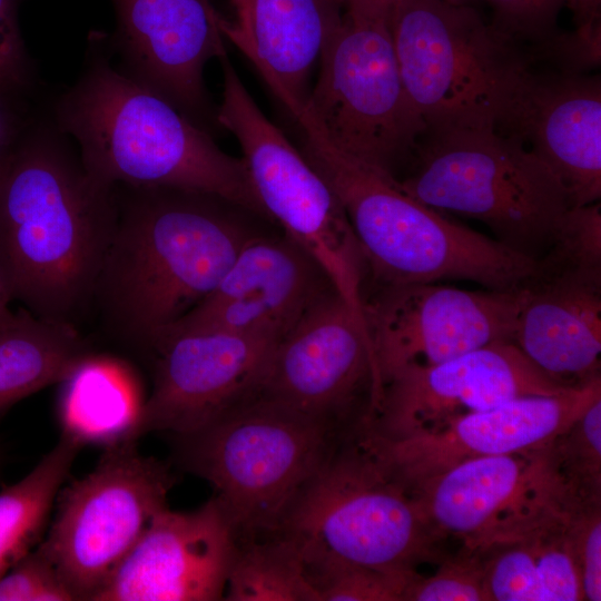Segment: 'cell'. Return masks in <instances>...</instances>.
I'll return each instance as SVG.
<instances>
[{
    "mask_svg": "<svg viewBox=\"0 0 601 601\" xmlns=\"http://www.w3.org/2000/svg\"><path fill=\"white\" fill-rule=\"evenodd\" d=\"M390 31L405 91L427 131L494 128L526 65L469 4L394 0Z\"/></svg>",
    "mask_w": 601,
    "mask_h": 601,
    "instance_id": "cell-8",
    "label": "cell"
},
{
    "mask_svg": "<svg viewBox=\"0 0 601 601\" xmlns=\"http://www.w3.org/2000/svg\"><path fill=\"white\" fill-rule=\"evenodd\" d=\"M175 476L137 441L105 449L91 472L60 489L38 546L76 600L93 601L155 516L168 508Z\"/></svg>",
    "mask_w": 601,
    "mask_h": 601,
    "instance_id": "cell-11",
    "label": "cell"
},
{
    "mask_svg": "<svg viewBox=\"0 0 601 601\" xmlns=\"http://www.w3.org/2000/svg\"><path fill=\"white\" fill-rule=\"evenodd\" d=\"M334 288L322 267L286 235L253 236L214 290L160 335L229 331L280 341Z\"/></svg>",
    "mask_w": 601,
    "mask_h": 601,
    "instance_id": "cell-21",
    "label": "cell"
},
{
    "mask_svg": "<svg viewBox=\"0 0 601 601\" xmlns=\"http://www.w3.org/2000/svg\"><path fill=\"white\" fill-rule=\"evenodd\" d=\"M563 386L532 364L512 342H497L432 365H411L391 376L364 428L398 440L526 395H553Z\"/></svg>",
    "mask_w": 601,
    "mask_h": 601,
    "instance_id": "cell-16",
    "label": "cell"
},
{
    "mask_svg": "<svg viewBox=\"0 0 601 601\" xmlns=\"http://www.w3.org/2000/svg\"><path fill=\"white\" fill-rule=\"evenodd\" d=\"M302 155L337 196L366 267L383 285L466 279L514 289L541 260L446 218L401 189L397 178L334 147L308 121Z\"/></svg>",
    "mask_w": 601,
    "mask_h": 601,
    "instance_id": "cell-4",
    "label": "cell"
},
{
    "mask_svg": "<svg viewBox=\"0 0 601 601\" xmlns=\"http://www.w3.org/2000/svg\"><path fill=\"white\" fill-rule=\"evenodd\" d=\"M80 447L60 437L37 465L0 491V578L42 540L57 495Z\"/></svg>",
    "mask_w": 601,
    "mask_h": 601,
    "instance_id": "cell-27",
    "label": "cell"
},
{
    "mask_svg": "<svg viewBox=\"0 0 601 601\" xmlns=\"http://www.w3.org/2000/svg\"><path fill=\"white\" fill-rule=\"evenodd\" d=\"M479 552L489 601L584 600L566 510Z\"/></svg>",
    "mask_w": 601,
    "mask_h": 601,
    "instance_id": "cell-25",
    "label": "cell"
},
{
    "mask_svg": "<svg viewBox=\"0 0 601 601\" xmlns=\"http://www.w3.org/2000/svg\"><path fill=\"white\" fill-rule=\"evenodd\" d=\"M88 174L107 185L164 187L225 199L269 220L243 158L116 65L107 33L88 37L82 71L52 105Z\"/></svg>",
    "mask_w": 601,
    "mask_h": 601,
    "instance_id": "cell-2",
    "label": "cell"
},
{
    "mask_svg": "<svg viewBox=\"0 0 601 601\" xmlns=\"http://www.w3.org/2000/svg\"><path fill=\"white\" fill-rule=\"evenodd\" d=\"M578 27L592 26L600 22L601 0H565Z\"/></svg>",
    "mask_w": 601,
    "mask_h": 601,
    "instance_id": "cell-38",
    "label": "cell"
},
{
    "mask_svg": "<svg viewBox=\"0 0 601 601\" xmlns=\"http://www.w3.org/2000/svg\"><path fill=\"white\" fill-rule=\"evenodd\" d=\"M390 19L344 10L302 117L338 150L395 177L427 131L398 69Z\"/></svg>",
    "mask_w": 601,
    "mask_h": 601,
    "instance_id": "cell-10",
    "label": "cell"
},
{
    "mask_svg": "<svg viewBox=\"0 0 601 601\" xmlns=\"http://www.w3.org/2000/svg\"><path fill=\"white\" fill-rule=\"evenodd\" d=\"M20 0H0V93L28 101L36 73L18 21Z\"/></svg>",
    "mask_w": 601,
    "mask_h": 601,
    "instance_id": "cell-34",
    "label": "cell"
},
{
    "mask_svg": "<svg viewBox=\"0 0 601 601\" xmlns=\"http://www.w3.org/2000/svg\"><path fill=\"white\" fill-rule=\"evenodd\" d=\"M494 11L493 26L516 37L545 40L551 37L565 0H487Z\"/></svg>",
    "mask_w": 601,
    "mask_h": 601,
    "instance_id": "cell-36",
    "label": "cell"
},
{
    "mask_svg": "<svg viewBox=\"0 0 601 601\" xmlns=\"http://www.w3.org/2000/svg\"><path fill=\"white\" fill-rule=\"evenodd\" d=\"M336 449L302 491L279 531L305 562L344 561L415 569L441 561V539L407 486L357 431Z\"/></svg>",
    "mask_w": 601,
    "mask_h": 601,
    "instance_id": "cell-7",
    "label": "cell"
},
{
    "mask_svg": "<svg viewBox=\"0 0 601 601\" xmlns=\"http://www.w3.org/2000/svg\"><path fill=\"white\" fill-rule=\"evenodd\" d=\"M223 99L216 120L243 151L255 191L269 218L325 272L363 318L366 263L346 214L325 179L262 112L227 55L219 58Z\"/></svg>",
    "mask_w": 601,
    "mask_h": 601,
    "instance_id": "cell-9",
    "label": "cell"
},
{
    "mask_svg": "<svg viewBox=\"0 0 601 601\" xmlns=\"http://www.w3.org/2000/svg\"><path fill=\"white\" fill-rule=\"evenodd\" d=\"M1 156V155H0Z\"/></svg>",
    "mask_w": 601,
    "mask_h": 601,
    "instance_id": "cell-42",
    "label": "cell"
},
{
    "mask_svg": "<svg viewBox=\"0 0 601 601\" xmlns=\"http://www.w3.org/2000/svg\"><path fill=\"white\" fill-rule=\"evenodd\" d=\"M541 259L550 266L601 277L600 203L572 207L552 248Z\"/></svg>",
    "mask_w": 601,
    "mask_h": 601,
    "instance_id": "cell-32",
    "label": "cell"
},
{
    "mask_svg": "<svg viewBox=\"0 0 601 601\" xmlns=\"http://www.w3.org/2000/svg\"><path fill=\"white\" fill-rule=\"evenodd\" d=\"M405 601H489L480 552L462 548L456 555L444 556L433 574L417 573Z\"/></svg>",
    "mask_w": 601,
    "mask_h": 601,
    "instance_id": "cell-31",
    "label": "cell"
},
{
    "mask_svg": "<svg viewBox=\"0 0 601 601\" xmlns=\"http://www.w3.org/2000/svg\"><path fill=\"white\" fill-rule=\"evenodd\" d=\"M431 138L414 170L397 179L403 191L439 211L483 223L495 239L530 257L550 252L574 206L539 157L493 128Z\"/></svg>",
    "mask_w": 601,
    "mask_h": 601,
    "instance_id": "cell-6",
    "label": "cell"
},
{
    "mask_svg": "<svg viewBox=\"0 0 601 601\" xmlns=\"http://www.w3.org/2000/svg\"><path fill=\"white\" fill-rule=\"evenodd\" d=\"M521 286L467 290L436 282L383 285L363 302L381 393L384 383L407 366L512 342Z\"/></svg>",
    "mask_w": 601,
    "mask_h": 601,
    "instance_id": "cell-13",
    "label": "cell"
},
{
    "mask_svg": "<svg viewBox=\"0 0 601 601\" xmlns=\"http://www.w3.org/2000/svg\"><path fill=\"white\" fill-rule=\"evenodd\" d=\"M220 30L256 68L293 119L302 117L309 77L339 27L346 0H229Z\"/></svg>",
    "mask_w": 601,
    "mask_h": 601,
    "instance_id": "cell-23",
    "label": "cell"
},
{
    "mask_svg": "<svg viewBox=\"0 0 601 601\" xmlns=\"http://www.w3.org/2000/svg\"><path fill=\"white\" fill-rule=\"evenodd\" d=\"M108 35L119 69L208 131L216 121L204 82L211 58L227 55L221 16L210 0H111Z\"/></svg>",
    "mask_w": 601,
    "mask_h": 601,
    "instance_id": "cell-17",
    "label": "cell"
},
{
    "mask_svg": "<svg viewBox=\"0 0 601 601\" xmlns=\"http://www.w3.org/2000/svg\"><path fill=\"white\" fill-rule=\"evenodd\" d=\"M380 384L364 318L334 288L277 343L257 396L333 430L358 427L380 401ZM368 417V420H370Z\"/></svg>",
    "mask_w": 601,
    "mask_h": 601,
    "instance_id": "cell-12",
    "label": "cell"
},
{
    "mask_svg": "<svg viewBox=\"0 0 601 601\" xmlns=\"http://www.w3.org/2000/svg\"><path fill=\"white\" fill-rule=\"evenodd\" d=\"M601 277L553 267L521 286L512 343L550 378L566 387L600 375Z\"/></svg>",
    "mask_w": 601,
    "mask_h": 601,
    "instance_id": "cell-22",
    "label": "cell"
},
{
    "mask_svg": "<svg viewBox=\"0 0 601 601\" xmlns=\"http://www.w3.org/2000/svg\"><path fill=\"white\" fill-rule=\"evenodd\" d=\"M28 102L0 93V155L13 141L31 115Z\"/></svg>",
    "mask_w": 601,
    "mask_h": 601,
    "instance_id": "cell-37",
    "label": "cell"
},
{
    "mask_svg": "<svg viewBox=\"0 0 601 601\" xmlns=\"http://www.w3.org/2000/svg\"><path fill=\"white\" fill-rule=\"evenodd\" d=\"M335 433L255 395L177 439L181 463L210 483L238 536L279 533L302 491L334 452Z\"/></svg>",
    "mask_w": 601,
    "mask_h": 601,
    "instance_id": "cell-5",
    "label": "cell"
},
{
    "mask_svg": "<svg viewBox=\"0 0 601 601\" xmlns=\"http://www.w3.org/2000/svg\"><path fill=\"white\" fill-rule=\"evenodd\" d=\"M408 490L432 530L443 540H460L470 551L512 539L566 510L548 442L462 462Z\"/></svg>",
    "mask_w": 601,
    "mask_h": 601,
    "instance_id": "cell-14",
    "label": "cell"
},
{
    "mask_svg": "<svg viewBox=\"0 0 601 601\" xmlns=\"http://www.w3.org/2000/svg\"><path fill=\"white\" fill-rule=\"evenodd\" d=\"M238 549L217 500L179 512L166 508L93 601H214L224 599Z\"/></svg>",
    "mask_w": 601,
    "mask_h": 601,
    "instance_id": "cell-20",
    "label": "cell"
},
{
    "mask_svg": "<svg viewBox=\"0 0 601 601\" xmlns=\"http://www.w3.org/2000/svg\"><path fill=\"white\" fill-rule=\"evenodd\" d=\"M445 1L454 3V4H467L469 0H445Z\"/></svg>",
    "mask_w": 601,
    "mask_h": 601,
    "instance_id": "cell-41",
    "label": "cell"
},
{
    "mask_svg": "<svg viewBox=\"0 0 601 601\" xmlns=\"http://www.w3.org/2000/svg\"><path fill=\"white\" fill-rule=\"evenodd\" d=\"M71 600L73 594L38 545L0 578V601Z\"/></svg>",
    "mask_w": 601,
    "mask_h": 601,
    "instance_id": "cell-33",
    "label": "cell"
},
{
    "mask_svg": "<svg viewBox=\"0 0 601 601\" xmlns=\"http://www.w3.org/2000/svg\"><path fill=\"white\" fill-rule=\"evenodd\" d=\"M496 131L521 141L559 178L572 205L601 197V85L597 77L535 73L525 65L497 115Z\"/></svg>",
    "mask_w": 601,
    "mask_h": 601,
    "instance_id": "cell-19",
    "label": "cell"
},
{
    "mask_svg": "<svg viewBox=\"0 0 601 601\" xmlns=\"http://www.w3.org/2000/svg\"><path fill=\"white\" fill-rule=\"evenodd\" d=\"M305 568L317 601H405L418 573L344 561L305 562Z\"/></svg>",
    "mask_w": 601,
    "mask_h": 601,
    "instance_id": "cell-30",
    "label": "cell"
},
{
    "mask_svg": "<svg viewBox=\"0 0 601 601\" xmlns=\"http://www.w3.org/2000/svg\"><path fill=\"white\" fill-rule=\"evenodd\" d=\"M88 354L71 323L11 312L0 322V415L19 401L59 383Z\"/></svg>",
    "mask_w": 601,
    "mask_h": 601,
    "instance_id": "cell-26",
    "label": "cell"
},
{
    "mask_svg": "<svg viewBox=\"0 0 601 601\" xmlns=\"http://www.w3.org/2000/svg\"><path fill=\"white\" fill-rule=\"evenodd\" d=\"M566 509L601 505V397L548 442Z\"/></svg>",
    "mask_w": 601,
    "mask_h": 601,
    "instance_id": "cell-29",
    "label": "cell"
},
{
    "mask_svg": "<svg viewBox=\"0 0 601 601\" xmlns=\"http://www.w3.org/2000/svg\"><path fill=\"white\" fill-rule=\"evenodd\" d=\"M394 0H346V8L358 13L390 17Z\"/></svg>",
    "mask_w": 601,
    "mask_h": 601,
    "instance_id": "cell-39",
    "label": "cell"
},
{
    "mask_svg": "<svg viewBox=\"0 0 601 601\" xmlns=\"http://www.w3.org/2000/svg\"><path fill=\"white\" fill-rule=\"evenodd\" d=\"M224 597L230 601H317L302 551L284 534L238 546Z\"/></svg>",
    "mask_w": 601,
    "mask_h": 601,
    "instance_id": "cell-28",
    "label": "cell"
},
{
    "mask_svg": "<svg viewBox=\"0 0 601 601\" xmlns=\"http://www.w3.org/2000/svg\"><path fill=\"white\" fill-rule=\"evenodd\" d=\"M67 138L31 114L1 154L0 272L32 314L71 323L96 292L118 206Z\"/></svg>",
    "mask_w": 601,
    "mask_h": 601,
    "instance_id": "cell-1",
    "label": "cell"
},
{
    "mask_svg": "<svg viewBox=\"0 0 601 601\" xmlns=\"http://www.w3.org/2000/svg\"><path fill=\"white\" fill-rule=\"evenodd\" d=\"M573 553L580 570L583 598L601 600V505L566 510Z\"/></svg>",
    "mask_w": 601,
    "mask_h": 601,
    "instance_id": "cell-35",
    "label": "cell"
},
{
    "mask_svg": "<svg viewBox=\"0 0 601 601\" xmlns=\"http://www.w3.org/2000/svg\"><path fill=\"white\" fill-rule=\"evenodd\" d=\"M601 397V377L553 395H526L459 416L436 430L387 440L358 432L407 489L462 462L543 445Z\"/></svg>",
    "mask_w": 601,
    "mask_h": 601,
    "instance_id": "cell-18",
    "label": "cell"
},
{
    "mask_svg": "<svg viewBox=\"0 0 601 601\" xmlns=\"http://www.w3.org/2000/svg\"><path fill=\"white\" fill-rule=\"evenodd\" d=\"M122 186L96 292L127 333L151 344L214 290L254 235L243 208L216 196Z\"/></svg>",
    "mask_w": 601,
    "mask_h": 601,
    "instance_id": "cell-3",
    "label": "cell"
},
{
    "mask_svg": "<svg viewBox=\"0 0 601 601\" xmlns=\"http://www.w3.org/2000/svg\"><path fill=\"white\" fill-rule=\"evenodd\" d=\"M278 342L229 331L160 335L151 343L158 356L139 435H186L254 397Z\"/></svg>",
    "mask_w": 601,
    "mask_h": 601,
    "instance_id": "cell-15",
    "label": "cell"
},
{
    "mask_svg": "<svg viewBox=\"0 0 601 601\" xmlns=\"http://www.w3.org/2000/svg\"><path fill=\"white\" fill-rule=\"evenodd\" d=\"M12 299V294L9 285L0 272V322L11 313L9 308V302Z\"/></svg>",
    "mask_w": 601,
    "mask_h": 601,
    "instance_id": "cell-40",
    "label": "cell"
},
{
    "mask_svg": "<svg viewBox=\"0 0 601 601\" xmlns=\"http://www.w3.org/2000/svg\"><path fill=\"white\" fill-rule=\"evenodd\" d=\"M57 417L65 437L80 449H109L138 441L147 397L125 361L86 354L59 382Z\"/></svg>",
    "mask_w": 601,
    "mask_h": 601,
    "instance_id": "cell-24",
    "label": "cell"
}]
</instances>
